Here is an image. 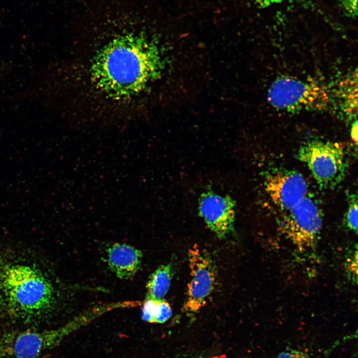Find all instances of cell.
Here are the masks:
<instances>
[{
    "mask_svg": "<svg viewBox=\"0 0 358 358\" xmlns=\"http://www.w3.org/2000/svg\"><path fill=\"white\" fill-rule=\"evenodd\" d=\"M285 232L300 251L313 249L322 228L321 213L315 201L306 196L286 211Z\"/></svg>",
    "mask_w": 358,
    "mask_h": 358,
    "instance_id": "6",
    "label": "cell"
},
{
    "mask_svg": "<svg viewBox=\"0 0 358 358\" xmlns=\"http://www.w3.org/2000/svg\"><path fill=\"white\" fill-rule=\"evenodd\" d=\"M188 260L190 279L182 310L192 315L206 304L214 289L217 273L209 253L196 244L188 250Z\"/></svg>",
    "mask_w": 358,
    "mask_h": 358,
    "instance_id": "4",
    "label": "cell"
},
{
    "mask_svg": "<svg viewBox=\"0 0 358 358\" xmlns=\"http://www.w3.org/2000/svg\"><path fill=\"white\" fill-rule=\"evenodd\" d=\"M172 275L173 268L170 264L158 267L147 281L146 299H163L169 291Z\"/></svg>",
    "mask_w": 358,
    "mask_h": 358,
    "instance_id": "11",
    "label": "cell"
},
{
    "mask_svg": "<svg viewBox=\"0 0 358 358\" xmlns=\"http://www.w3.org/2000/svg\"><path fill=\"white\" fill-rule=\"evenodd\" d=\"M256 4L261 6H266L270 4L278 3L282 0H253Z\"/></svg>",
    "mask_w": 358,
    "mask_h": 358,
    "instance_id": "18",
    "label": "cell"
},
{
    "mask_svg": "<svg viewBox=\"0 0 358 358\" xmlns=\"http://www.w3.org/2000/svg\"><path fill=\"white\" fill-rule=\"evenodd\" d=\"M265 187L273 203L286 211L305 198L308 190L303 175L293 170L279 171L267 176Z\"/></svg>",
    "mask_w": 358,
    "mask_h": 358,
    "instance_id": "8",
    "label": "cell"
},
{
    "mask_svg": "<svg viewBox=\"0 0 358 358\" xmlns=\"http://www.w3.org/2000/svg\"><path fill=\"white\" fill-rule=\"evenodd\" d=\"M342 7L347 14L351 16H356L358 12L357 0H340Z\"/></svg>",
    "mask_w": 358,
    "mask_h": 358,
    "instance_id": "16",
    "label": "cell"
},
{
    "mask_svg": "<svg viewBox=\"0 0 358 358\" xmlns=\"http://www.w3.org/2000/svg\"><path fill=\"white\" fill-rule=\"evenodd\" d=\"M358 207L357 197L353 195L349 199L346 214V222L347 226L356 233L358 231Z\"/></svg>",
    "mask_w": 358,
    "mask_h": 358,
    "instance_id": "12",
    "label": "cell"
},
{
    "mask_svg": "<svg viewBox=\"0 0 358 358\" xmlns=\"http://www.w3.org/2000/svg\"><path fill=\"white\" fill-rule=\"evenodd\" d=\"M172 314V310L170 304L163 299L159 300L154 323H165L171 317Z\"/></svg>",
    "mask_w": 358,
    "mask_h": 358,
    "instance_id": "13",
    "label": "cell"
},
{
    "mask_svg": "<svg viewBox=\"0 0 358 358\" xmlns=\"http://www.w3.org/2000/svg\"><path fill=\"white\" fill-rule=\"evenodd\" d=\"M298 159L305 163L320 187L331 188L345 178L348 161L339 144L319 140L303 143L298 152Z\"/></svg>",
    "mask_w": 358,
    "mask_h": 358,
    "instance_id": "3",
    "label": "cell"
},
{
    "mask_svg": "<svg viewBox=\"0 0 358 358\" xmlns=\"http://www.w3.org/2000/svg\"><path fill=\"white\" fill-rule=\"evenodd\" d=\"M358 122L356 120L353 124L351 130V136L353 141L357 144L358 142Z\"/></svg>",
    "mask_w": 358,
    "mask_h": 358,
    "instance_id": "17",
    "label": "cell"
},
{
    "mask_svg": "<svg viewBox=\"0 0 358 358\" xmlns=\"http://www.w3.org/2000/svg\"><path fill=\"white\" fill-rule=\"evenodd\" d=\"M62 294L38 264L0 254V332L43 328L58 312Z\"/></svg>",
    "mask_w": 358,
    "mask_h": 358,
    "instance_id": "1",
    "label": "cell"
},
{
    "mask_svg": "<svg viewBox=\"0 0 358 358\" xmlns=\"http://www.w3.org/2000/svg\"><path fill=\"white\" fill-rule=\"evenodd\" d=\"M142 257L141 251L126 244L115 243L106 250L109 268L121 279H129L135 275L141 267Z\"/></svg>",
    "mask_w": 358,
    "mask_h": 358,
    "instance_id": "10",
    "label": "cell"
},
{
    "mask_svg": "<svg viewBox=\"0 0 358 358\" xmlns=\"http://www.w3.org/2000/svg\"><path fill=\"white\" fill-rule=\"evenodd\" d=\"M275 358H312L307 352L298 349H289L279 353Z\"/></svg>",
    "mask_w": 358,
    "mask_h": 358,
    "instance_id": "15",
    "label": "cell"
},
{
    "mask_svg": "<svg viewBox=\"0 0 358 358\" xmlns=\"http://www.w3.org/2000/svg\"><path fill=\"white\" fill-rule=\"evenodd\" d=\"M198 210L207 227L218 238H225L233 231L235 203L229 196L205 192L199 198Z\"/></svg>",
    "mask_w": 358,
    "mask_h": 358,
    "instance_id": "9",
    "label": "cell"
},
{
    "mask_svg": "<svg viewBox=\"0 0 358 358\" xmlns=\"http://www.w3.org/2000/svg\"><path fill=\"white\" fill-rule=\"evenodd\" d=\"M158 300L146 299L142 309V318L146 322L153 323Z\"/></svg>",
    "mask_w": 358,
    "mask_h": 358,
    "instance_id": "14",
    "label": "cell"
},
{
    "mask_svg": "<svg viewBox=\"0 0 358 358\" xmlns=\"http://www.w3.org/2000/svg\"><path fill=\"white\" fill-rule=\"evenodd\" d=\"M268 99L279 109H321L326 106L328 96L321 87L287 77L278 78L271 84Z\"/></svg>",
    "mask_w": 358,
    "mask_h": 358,
    "instance_id": "5",
    "label": "cell"
},
{
    "mask_svg": "<svg viewBox=\"0 0 358 358\" xmlns=\"http://www.w3.org/2000/svg\"><path fill=\"white\" fill-rule=\"evenodd\" d=\"M75 322L55 328H25L0 332V358H44L73 330Z\"/></svg>",
    "mask_w": 358,
    "mask_h": 358,
    "instance_id": "2",
    "label": "cell"
},
{
    "mask_svg": "<svg viewBox=\"0 0 358 358\" xmlns=\"http://www.w3.org/2000/svg\"><path fill=\"white\" fill-rule=\"evenodd\" d=\"M139 39L125 36L117 39L108 58L106 67L112 78L121 83L134 81L140 77L148 66L147 59L134 52Z\"/></svg>",
    "mask_w": 358,
    "mask_h": 358,
    "instance_id": "7",
    "label": "cell"
}]
</instances>
